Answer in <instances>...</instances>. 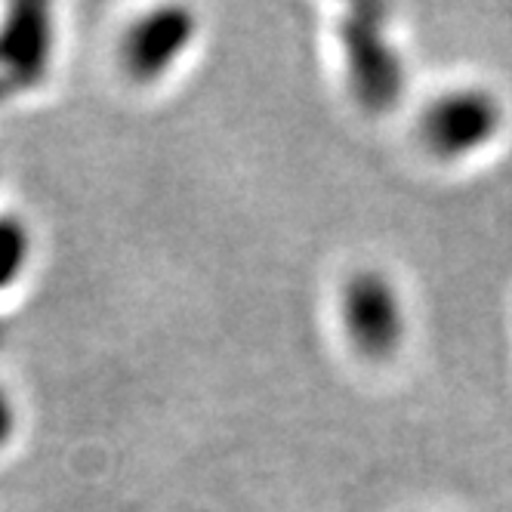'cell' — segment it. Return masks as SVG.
Returning <instances> with one entry per match:
<instances>
[{"mask_svg":"<svg viewBox=\"0 0 512 512\" xmlns=\"http://www.w3.org/2000/svg\"><path fill=\"white\" fill-rule=\"evenodd\" d=\"M337 38L343 47L346 84L355 102L371 115L392 112L405 96L408 65L392 38L389 10L374 4L349 7L337 25Z\"/></svg>","mask_w":512,"mask_h":512,"instance_id":"6da1fadb","label":"cell"},{"mask_svg":"<svg viewBox=\"0 0 512 512\" xmlns=\"http://www.w3.org/2000/svg\"><path fill=\"white\" fill-rule=\"evenodd\" d=\"M506 108L500 96L479 84L438 93L420 115V139L438 161H463L482 155L500 139Z\"/></svg>","mask_w":512,"mask_h":512,"instance_id":"7a4b0ae2","label":"cell"},{"mask_svg":"<svg viewBox=\"0 0 512 512\" xmlns=\"http://www.w3.org/2000/svg\"><path fill=\"white\" fill-rule=\"evenodd\" d=\"M343 331L368 361H389L408 337V309L395 281L377 269L355 272L340 297Z\"/></svg>","mask_w":512,"mask_h":512,"instance_id":"3957f363","label":"cell"},{"mask_svg":"<svg viewBox=\"0 0 512 512\" xmlns=\"http://www.w3.org/2000/svg\"><path fill=\"white\" fill-rule=\"evenodd\" d=\"M198 34V22L186 7H158L139 16L121 44L124 71L136 84H155L186 56Z\"/></svg>","mask_w":512,"mask_h":512,"instance_id":"277c9868","label":"cell"},{"mask_svg":"<svg viewBox=\"0 0 512 512\" xmlns=\"http://www.w3.org/2000/svg\"><path fill=\"white\" fill-rule=\"evenodd\" d=\"M53 50L50 10L22 4L0 22V99L28 90L44 78Z\"/></svg>","mask_w":512,"mask_h":512,"instance_id":"5b68a950","label":"cell"},{"mask_svg":"<svg viewBox=\"0 0 512 512\" xmlns=\"http://www.w3.org/2000/svg\"><path fill=\"white\" fill-rule=\"evenodd\" d=\"M31 256V235L22 219L0 216V290H7L28 266Z\"/></svg>","mask_w":512,"mask_h":512,"instance_id":"8992f818","label":"cell"},{"mask_svg":"<svg viewBox=\"0 0 512 512\" xmlns=\"http://www.w3.org/2000/svg\"><path fill=\"white\" fill-rule=\"evenodd\" d=\"M13 432H16V408H13L10 395L0 389V448L10 442Z\"/></svg>","mask_w":512,"mask_h":512,"instance_id":"52a82bcc","label":"cell"}]
</instances>
